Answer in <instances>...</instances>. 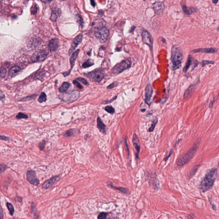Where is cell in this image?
I'll return each mask as SVG.
<instances>
[{
    "instance_id": "cell-15",
    "label": "cell",
    "mask_w": 219,
    "mask_h": 219,
    "mask_svg": "<svg viewBox=\"0 0 219 219\" xmlns=\"http://www.w3.org/2000/svg\"><path fill=\"white\" fill-rule=\"evenodd\" d=\"M83 35L81 34L78 35V36H76L74 39V40L72 43V44H71L70 49L69 50V54H71L73 51L74 50L76 49V48L78 46V45L81 43Z\"/></svg>"
},
{
    "instance_id": "cell-13",
    "label": "cell",
    "mask_w": 219,
    "mask_h": 219,
    "mask_svg": "<svg viewBox=\"0 0 219 219\" xmlns=\"http://www.w3.org/2000/svg\"><path fill=\"white\" fill-rule=\"evenodd\" d=\"M153 9L156 14L160 15L162 14L164 10V4L163 2L156 1L153 4Z\"/></svg>"
},
{
    "instance_id": "cell-51",
    "label": "cell",
    "mask_w": 219,
    "mask_h": 219,
    "mask_svg": "<svg viewBox=\"0 0 219 219\" xmlns=\"http://www.w3.org/2000/svg\"><path fill=\"white\" fill-rule=\"evenodd\" d=\"M4 219V213L2 208H0V219Z\"/></svg>"
},
{
    "instance_id": "cell-42",
    "label": "cell",
    "mask_w": 219,
    "mask_h": 219,
    "mask_svg": "<svg viewBox=\"0 0 219 219\" xmlns=\"http://www.w3.org/2000/svg\"><path fill=\"white\" fill-rule=\"evenodd\" d=\"M77 80L80 81L82 83L84 84V85H86V86L88 85V83L87 82V81L86 79H85L83 78H77Z\"/></svg>"
},
{
    "instance_id": "cell-40",
    "label": "cell",
    "mask_w": 219,
    "mask_h": 219,
    "mask_svg": "<svg viewBox=\"0 0 219 219\" xmlns=\"http://www.w3.org/2000/svg\"><path fill=\"white\" fill-rule=\"evenodd\" d=\"M199 167H200V165H197V166H195V167H194V168L191 170L190 172V176H193L195 175V174L196 173L198 170Z\"/></svg>"
},
{
    "instance_id": "cell-44",
    "label": "cell",
    "mask_w": 219,
    "mask_h": 219,
    "mask_svg": "<svg viewBox=\"0 0 219 219\" xmlns=\"http://www.w3.org/2000/svg\"><path fill=\"white\" fill-rule=\"evenodd\" d=\"M10 140V138L9 137H6L5 136L0 135V141H8Z\"/></svg>"
},
{
    "instance_id": "cell-33",
    "label": "cell",
    "mask_w": 219,
    "mask_h": 219,
    "mask_svg": "<svg viewBox=\"0 0 219 219\" xmlns=\"http://www.w3.org/2000/svg\"><path fill=\"white\" fill-rule=\"evenodd\" d=\"M6 207H7L8 209L10 212V214H11V216H13L15 211L14 206L12 204L9 203V202H6Z\"/></svg>"
},
{
    "instance_id": "cell-7",
    "label": "cell",
    "mask_w": 219,
    "mask_h": 219,
    "mask_svg": "<svg viewBox=\"0 0 219 219\" xmlns=\"http://www.w3.org/2000/svg\"><path fill=\"white\" fill-rule=\"evenodd\" d=\"M80 96V93L78 91H70L63 94L61 95L59 97L64 102H72L76 101Z\"/></svg>"
},
{
    "instance_id": "cell-37",
    "label": "cell",
    "mask_w": 219,
    "mask_h": 219,
    "mask_svg": "<svg viewBox=\"0 0 219 219\" xmlns=\"http://www.w3.org/2000/svg\"><path fill=\"white\" fill-rule=\"evenodd\" d=\"M6 70L5 68H0V79L3 78L5 77L6 75Z\"/></svg>"
},
{
    "instance_id": "cell-24",
    "label": "cell",
    "mask_w": 219,
    "mask_h": 219,
    "mask_svg": "<svg viewBox=\"0 0 219 219\" xmlns=\"http://www.w3.org/2000/svg\"><path fill=\"white\" fill-rule=\"evenodd\" d=\"M37 96V95L34 94L32 95H29L25 97H22V98L18 99V102H26L28 101L32 100L33 99H35Z\"/></svg>"
},
{
    "instance_id": "cell-38",
    "label": "cell",
    "mask_w": 219,
    "mask_h": 219,
    "mask_svg": "<svg viewBox=\"0 0 219 219\" xmlns=\"http://www.w3.org/2000/svg\"><path fill=\"white\" fill-rule=\"evenodd\" d=\"M46 142L45 140H43L38 144V147L41 151H43L45 149L46 145Z\"/></svg>"
},
{
    "instance_id": "cell-29",
    "label": "cell",
    "mask_w": 219,
    "mask_h": 219,
    "mask_svg": "<svg viewBox=\"0 0 219 219\" xmlns=\"http://www.w3.org/2000/svg\"><path fill=\"white\" fill-rule=\"evenodd\" d=\"M94 64V61L92 59H89L85 63L83 64L82 67L84 68H88L89 67L93 65Z\"/></svg>"
},
{
    "instance_id": "cell-21",
    "label": "cell",
    "mask_w": 219,
    "mask_h": 219,
    "mask_svg": "<svg viewBox=\"0 0 219 219\" xmlns=\"http://www.w3.org/2000/svg\"><path fill=\"white\" fill-rule=\"evenodd\" d=\"M97 127L99 131L102 133H105L106 126L100 117H98L97 120Z\"/></svg>"
},
{
    "instance_id": "cell-48",
    "label": "cell",
    "mask_w": 219,
    "mask_h": 219,
    "mask_svg": "<svg viewBox=\"0 0 219 219\" xmlns=\"http://www.w3.org/2000/svg\"><path fill=\"white\" fill-rule=\"evenodd\" d=\"M37 12V7L36 6H33L31 9V12L32 14H35Z\"/></svg>"
},
{
    "instance_id": "cell-30",
    "label": "cell",
    "mask_w": 219,
    "mask_h": 219,
    "mask_svg": "<svg viewBox=\"0 0 219 219\" xmlns=\"http://www.w3.org/2000/svg\"><path fill=\"white\" fill-rule=\"evenodd\" d=\"M16 118L18 120L27 119L28 118V115L26 114H24V113H22V112H19L16 115Z\"/></svg>"
},
{
    "instance_id": "cell-36",
    "label": "cell",
    "mask_w": 219,
    "mask_h": 219,
    "mask_svg": "<svg viewBox=\"0 0 219 219\" xmlns=\"http://www.w3.org/2000/svg\"><path fill=\"white\" fill-rule=\"evenodd\" d=\"M104 110L106 111L109 114H113L115 113V109H114L113 107L110 106L106 107L105 108H104Z\"/></svg>"
},
{
    "instance_id": "cell-57",
    "label": "cell",
    "mask_w": 219,
    "mask_h": 219,
    "mask_svg": "<svg viewBox=\"0 0 219 219\" xmlns=\"http://www.w3.org/2000/svg\"><path fill=\"white\" fill-rule=\"evenodd\" d=\"M218 2V1H212V2L214 4H217Z\"/></svg>"
},
{
    "instance_id": "cell-55",
    "label": "cell",
    "mask_w": 219,
    "mask_h": 219,
    "mask_svg": "<svg viewBox=\"0 0 219 219\" xmlns=\"http://www.w3.org/2000/svg\"><path fill=\"white\" fill-rule=\"evenodd\" d=\"M42 2L43 3H44L45 4H48V3H49L51 2V1H42Z\"/></svg>"
},
{
    "instance_id": "cell-9",
    "label": "cell",
    "mask_w": 219,
    "mask_h": 219,
    "mask_svg": "<svg viewBox=\"0 0 219 219\" xmlns=\"http://www.w3.org/2000/svg\"><path fill=\"white\" fill-rule=\"evenodd\" d=\"M142 37L143 39V42L146 45L149 46L150 48V49L152 51L153 48V39L151 35L149 33L147 30H143L142 33Z\"/></svg>"
},
{
    "instance_id": "cell-59",
    "label": "cell",
    "mask_w": 219,
    "mask_h": 219,
    "mask_svg": "<svg viewBox=\"0 0 219 219\" xmlns=\"http://www.w3.org/2000/svg\"><path fill=\"white\" fill-rule=\"evenodd\" d=\"M141 110L142 112H145V109H143Z\"/></svg>"
},
{
    "instance_id": "cell-32",
    "label": "cell",
    "mask_w": 219,
    "mask_h": 219,
    "mask_svg": "<svg viewBox=\"0 0 219 219\" xmlns=\"http://www.w3.org/2000/svg\"><path fill=\"white\" fill-rule=\"evenodd\" d=\"M77 131L76 129H71L69 130V131H65L64 134H63V135L65 137H70L74 135L75 132L76 131Z\"/></svg>"
},
{
    "instance_id": "cell-58",
    "label": "cell",
    "mask_w": 219,
    "mask_h": 219,
    "mask_svg": "<svg viewBox=\"0 0 219 219\" xmlns=\"http://www.w3.org/2000/svg\"><path fill=\"white\" fill-rule=\"evenodd\" d=\"M108 219H117L115 217H110Z\"/></svg>"
},
{
    "instance_id": "cell-20",
    "label": "cell",
    "mask_w": 219,
    "mask_h": 219,
    "mask_svg": "<svg viewBox=\"0 0 219 219\" xmlns=\"http://www.w3.org/2000/svg\"><path fill=\"white\" fill-rule=\"evenodd\" d=\"M182 8L184 14L187 15H190L197 11L196 9L192 7H188L186 5H182Z\"/></svg>"
},
{
    "instance_id": "cell-14",
    "label": "cell",
    "mask_w": 219,
    "mask_h": 219,
    "mask_svg": "<svg viewBox=\"0 0 219 219\" xmlns=\"http://www.w3.org/2000/svg\"><path fill=\"white\" fill-rule=\"evenodd\" d=\"M132 142L133 143L134 146L136 150L137 151V153L136 156L137 158H139V154L140 150H141V145L140 143L139 140L138 138V136L136 134H134L133 136L132 139Z\"/></svg>"
},
{
    "instance_id": "cell-3",
    "label": "cell",
    "mask_w": 219,
    "mask_h": 219,
    "mask_svg": "<svg viewBox=\"0 0 219 219\" xmlns=\"http://www.w3.org/2000/svg\"><path fill=\"white\" fill-rule=\"evenodd\" d=\"M200 143L201 140L198 138L187 153L181 157L177 161V165L178 167H181L188 163L192 158L194 154L196 152L200 147Z\"/></svg>"
},
{
    "instance_id": "cell-39",
    "label": "cell",
    "mask_w": 219,
    "mask_h": 219,
    "mask_svg": "<svg viewBox=\"0 0 219 219\" xmlns=\"http://www.w3.org/2000/svg\"><path fill=\"white\" fill-rule=\"evenodd\" d=\"M108 213L106 212H101L98 216L97 219H107Z\"/></svg>"
},
{
    "instance_id": "cell-50",
    "label": "cell",
    "mask_w": 219,
    "mask_h": 219,
    "mask_svg": "<svg viewBox=\"0 0 219 219\" xmlns=\"http://www.w3.org/2000/svg\"><path fill=\"white\" fill-rule=\"evenodd\" d=\"M116 98H117V96H116L115 97H114L113 98H112L111 99H110V100L106 101H105V102H104L103 103V104H109V103H111L112 102H113L114 100H115V99H116Z\"/></svg>"
},
{
    "instance_id": "cell-16",
    "label": "cell",
    "mask_w": 219,
    "mask_h": 219,
    "mask_svg": "<svg viewBox=\"0 0 219 219\" xmlns=\"http://www.w3.org/2000/svg\"><path fill=\"white\" fill-rule=\"evenodd\" d=\"M107 184H108V185L110 187L113 189L116 190H119V191H120V192L122 193V194H124L129 195L130 194V190L126 188L121 187L115 186L113 184V183L111 182H108Z\"/></svg>"
},
{
    "instance_id": "cell-46",
    "label": "cell",
    "mask_w": 219,
    "mask_h": 219,
    "mask_svg": "<svg viewBox=\"0 0 219 219\" xmlns=\"http://www.w3.org/2000/svg\"><path fill=\"white\" fill-rule=\"evenodd\" d=\"M73 83L79 89H82L83 88L82 86H81V84L79 83L78 82V81H77L76 80H75L73 81Z\"/></svg>"
},
{
    "instance_id": "cell-27",
    "label": "cell",
    "mask_w": 219,
    "mask_h": 219,
    "mask_svg": "<svg viewBox=\"0 0 219 219\" xmlns=\"http://www.w3.org/2000/svg\"><path fill=\"white\" fill-rule=\"evenodd\" d=\"M61 15V11L59 10H57V12L53 11L51 14V19L52 21L55 22L56 21L58 16H60Z\"/></svg>"
},
{
    "instance_id": "cell-18",
    "label": "cell",
    "mask_w": 219,
    "mask_h": 219,
    "mask_svg": "<svg viewBox=\"0 0 219 219\" xmlns=\"http://www.w3.org/2000/svg\"><path fill=\"white\" fill-rule=\"evenodd\" d=\"M59 42L57 39H52L49 43V47L51 52L55 51L57 50L59 46Z\"/></svg>"
},
{
    "instance_id": "cell-12",
    "label": "cell",
    "mask_w": 219,
    "mask_h": 219,
    "mask_svg": "<svg viewBox=\"0 0 219 219\" xmlns=\"http://www.w3.org/2000/svg\"><path fill=\"white\" fill-rule=\"evenodd\" d=\"M153 90L151 84H149L146 86L145 88V98L144 101L145 103L147 105L150 106L151 104V97L152 96Z\"/></svg>"
},
{
    "instance_id": "cell-34",
    "label": "cell",
    "mask_w": 219,
    "mask_h": 219,
    "mask_svg": "<svg viewBox=\"0 0 219 219\" xmlns=\"http://www.w3.org/2000/svg\"><path fill=\"white\" fill-rule=\"evenodd\" d=\"M157 121H158V119L157 118H156V119H155L152 121V123H151V126H150V127L149 129V132H152L153 131H154L156 124L157 123Z\"/></svg>"
},
{
    "instance_id": "cell-43",
    "label": "cell",
    "mask_w": 219,
    "mask_h": 219,
    "mask_svg": "<svg viewBox=\"0 0 219 219\" xmlns=\"http://www.w3.org/2000/svg\"><path fill=\"white\" fill-rule=\"evenodd\" d=\"M125 149H126V151L127 152L128 156H129V148H128V144L127 143V137H126L125 138Z\"/></svg>"
},
{
    "instance_id": "cell-17",
    "label": "cell",
    "mask_w": 219,
    "mask_h": 219,
    "mask_svg": "<svg viewBox=\"0 0 219 219\" xmlns=\"http://www.w3.org/2000/svg\"><path fill=\"white\" fill-rule=\"evenodd\" d=\"M217 49L214 48H204V49H198L193 50L191 51V52L194 53H196L199 52H203L206 53H214L217 52Z\"/></svg>"
},
{
    "instance_id": "cell-49",
    "label": "cell",
    "mask_w": 219,
    "mask_h": 219,
    "mask_svg": "<svg viewBox=\"0 0 219 219\" xmlns=\"http://www.w3.org/2000/svg\"><path fill=\"white\" fill-rule=\"evenodd\" d=\"M172 153H173V150L172 149H171L170 151V153L169 154V155L168 156H167L166 157H165L163 159V161H167L169 158V157L171 156L172 155Z\"/></svg>"
},
{
    "instance_id": "cell-47",
    "label": "cell",
    "mask_w": 219,
    "mask_h": 219,
    "mask_svg": "<svg viewBox=\"0 0 219 219\" xmlns=\"http://www.w3.org/2000/svg\"><path fill=\"white\" fill-rule=\"evenodd\" d=\"M118 84V82H114L112 84H111L109 86H108V87H107V89H111L113 88L114 87H115Z\"/></svg>"
},
{
    "instance_id": "cell-1",
    "label": "cell",
    "mask_w": 219,
    "mask_h": 219,
    "mask_svg": "<svg viewBox=\"0 0 219 219\" xmlns=\"http://www.w3.org/2000/svg\"><path fill=\"white\" fill-rule=\"evenodd\" d=\"M217 176V170L215 168L211 169L206 173L200 184V189L201 192H206L212 188Z\"/></svg>"
},
{
    "instance_id": "cell-2",
    "label": "cell",
    "mask_w": 219,
    "mask_h": 219,
    "mask_svg": "<svg viewBox=\"0 0 219 219\" xmlns=\"http://www.w3.org/2000/svg\"><path fill=\"white\" fill-rule=\"evenodd\" d=\"M183 58V54L181 50L176 46H173L171 49V69L176 70L180 69L182 66Z\"/></svg>"
},
{
    "instance_id": "cell-25",
    "label": "cell",
    "mask_w": 219,
    "mask_h": 219,
    "mask_svg": "<svg viewBox=\"0 0 219 219\" xmlns=\"http://www.w3.org/2000/svg\"><path fill=\"white\" fill-rule=\"evenodd\" d=\"M196 84H194L192 85H190L187 89L184 92V98H188V96L190 94L191 92H192L193 90H194V87L196 85Z\"/></svg>"
},
{
    "instance_id": "cell-35",
    "label": "cell",
    "mask_w": 219,
    "mask_h": 219,
    "mask_svg": "<svg viewBox=\"0 0 219 219\" xmlns=\"http://www.w3.org/2000/svg\"><path fill=\"white\" fill-rule=\"evenodd\" d=\"M8 168V167L5 163H0V174L3 173Z\"/></svg>"
},
{
    "instance_id": "cell-5",
    "label": "cell",
    "mask_w": 219,
    "mask_h": 219,
    "mask_svg": "<svg viewBox=\"0 0 219 219\" xmlns=\"http://www.w3.org/2000/svg\"><path fill=\"white\" fill-rule=\"evenodd\" d=\"M108 30L104 27L99 28L95 32V35L99 41L102 43H105L109 37Z\"/></svg>"
},
{
    "instance_id": "cell-8",
    "label": "cell",
    "mask_w": 219,
    "mask_h": 219,
    "mask_svg": "<svg viewBox=\"0 0 219 219\" xmlns=\"http://www.w3.org/2000/svg\"><path fill=\"white\" fill-rule=\"evenodd\" d=\"M48 54V53L45 50H40L36 51L32 56V61L34 62L43 61L46 59Z\"/></svg>"
},
{
    "instance_id": "cell-31",
    "label": "cell",
    "mask_w": 219,
    "mask_h": 219,
    "mask_svg": "<svg viewBox=\"0 0 219 219\" xmlns=\"http://www.w3.org/2000/svg\"><path fill=\"white\" fill-rule=\"evenodd\" d=\"M31 208L32 212L34 215V219H39L38 214L37 211L36 210V208L34 205H32Z\"/></svg>"
},
{
    "instance_id": "cell-54",
    "label": "cell",
    "mask_w": 219,
    "mask_h": 219,
    "mask_svg": "<svg viewBox=\"0 0 219 219\" xmlns=\"http://www.w3.org/2000/svg\"><path fill=\"white\" fill-rule=\"evenodd\" d=\"M214 101H211V103H210V104H209V107L210 108H211V107H212V106H213V104H214Z\"/></svg>"
},
{
    "instance_id": "cell-6",
    "label": "cell",
    "mask_w": 219,
    "mask_h": 219,
    "mask_svg": "<svg viewBox=\"0 0 219 219\" xmlns=\"http://www.w3.org/2000/svg\"><path fill=\"white\" fill-rule=\"evenodd\" d=\"M87 76L92 81L100 82L104 78V71L101 69H96L88 73Z\"/></svg>"
},
{
    "instance_id": "cell-11",
    "label": "cell",
    "mask_w": 219,
    "mask_h": 219,
    "mask_svg": "<svg viewBox=\"0 0 219 219\" xmlns=\"http://www.w3.org/2000/svg\"><path fill=\"white\" fill-rule=\"evenodd\" d=\"M60 179V177L59 176H55L50 178L49 179H48L45 181L42 185V188L44 189H50L55 184V183H57L58 181Z\"/></svg>"
},
{
    "instance_id": "cell-4",
    "label": "cell",
    "mask_w": 219,
    "mask_h": 219,
    "mask_svg": "<svg viewBox=\"0 0 219 219\" xmlns=\"http://www.w3.org/2000/svg\"><path fill=\"white\" fill-rule=\"evenodd\" d=\"M131 62L129 59H125L115 65L113 68V72L116 75L120 74L131 67Z\"/></svg>"
},
{
    "instance_id": "cell-41",
    "label": "cell",
    "mask_w": 219,
    "mask_h": 219,
    "mask_svg": "<svg viewBox=\"0 0 219 219\" xmlns=\"http://www.w3.org/2000/svg\"><path fill=\"white\" fill-rule=\"evenodd\" d=\"M201 63L202 64V66L203 67L207 64H214V61H203L201 62Z\"/></svg>"
},
{
    "instance_id": "cell-52",
    "label": "cell",
    "mask_w": 219,
    "mask_h": 219,
    "mask_svg": "<svg viewBox=\"0 0 219 219\" xmlns=\"http://www.w3.org/2000/svg\"><path fill=\"white\" fill-rule=\"evenodd\" d=\"M71 71V70H70L69 71H68V72H67L63 73V75H64V76L65 77L67 76H68V75H69V74H70Z\"/></svg>"
},
{
    "instance_id": "cell-28",
    "label": "cell",
    "mask_w": 219,
    "mask_h": 219,
    "mask_svg": "<svg viewBox=\"0 0 219 219\" xmlns=\"http://www.w3.org/2000/svg\"><path fill=\"white\" fill-rule=\"evenodd\" d=\"M46 100H47V96H46V94L45 92H42L38 99V101L39 103H43L46 102Z\"/></svg>"
},
{
    "instance_id": "cell-23",
    "label": "cell",
    "mask_w": 219,
    "mask_h": 219,
    "mask_svg": "<svg viewBox=\"0 0 219 219\" xmlns=\"http://www.w3.org/2000/svg\"><path fill=\"white\" fill-rule=\"evenodd\" d=\"M192 56H191V55H189L188 57V59L187 61L186 65L183 68V71L184 72H186L188 69H189L190 67L191 64H192Z\"/></svg>"
},
{
    "instance_id": "cell-10",
    "label": "cell",
    "mask_w": 219,
    "mask_h": 219,
    "mask_svg": "<svg viewBox=\"0 0 219 219\" xmlns=\"http://www.w3.org/2000/svg\"><path fill=\"white\" fill-rule=\"evenodd\" d=\"M27 180L29 183L34 186H38L39 184V181L36 177L35 171L30 170L27 171L26 173Z\"/></svg>"
},
{
    "instance_id": "cell-19",
    "label": "cell",
    "mask_w": 219,
    "mask_h": 219,
    "mask_svg": "<svg viewBox=\"0 0 219 219\" xmlns=\"http://www.w3.org/2000/svg\"><path fill=\"white\" fill-rule=\"evenodd\" d=\"M21 71V69L18 66H15L11 68L9 70V75L11 77H14L18 75Z\"/></svg>"
},
{
    "instance_id": "cell-45",
    "label": "cell",
    "mask_w": 219,
    "mask_h": 219,
    "mask_svg": "<svg viewBox=\"0 0 219 219\" xmlns=\"http://www.w3.org/2000/svg\"><path fill=\"white\" fill-rule=\"evenodd\" d=\"M5 100V96L4 92L0 90V101L4 102Z\"/></svg>"
},
{
    "instance_id": "cell-22",
    "label": "cell",
    "mask_w": 219,
    "mask_h": 219,
    "mask_svg": "<svg viewBox=\"0 0 219 219\" xmlns=\"http://www.w3.org/2000/svg\"><path fill=\"white\" fill-rule=\"evenodd\" d=\"M79 52V50H77L73 53L71 57L70 62L71 66V69H72L75 65V61L77 57H78Z\"/></svg>"
},
{
    "instance_id": "cell-26",
    "label": "cell",
    "mask_w": 219,
    "mask_h": 219,
    "mask_svg": "<svg viewBox=\"0 0 219 219\" xmlns=\"http://www.w3.org/2000/svg\"><path fill=\"white\" fill-rule=\"evenodd\" d=\"M70 86V85L69 83L65 82L62 84V86H61L59 89V92H61V93H64L67 91V90H68Z\"/></svg>"
},
{
    "instance_id": "cell-56",
    "label": "cell",
    "mask_w": 219,
    "mask_h": 219,
    "mask_svg": "<svg viewBox=\"0 0 219 219\" xmlns=\"http://www.w3.org/2000/svg\"><path fill=\"white\" fill-rule=\"evenodd\" d=\"M135 28V27H132L130 30V32H131L133 31Z\"/></svg>"
},
{
    "instance_id": "cell-53",
    "label": "cell",
    "mask_w": 219,
    "mask_h": 219,
    "mask_svg": "<svg viewBox=\"0 0 219 219\" xmlns=\"http://www.w3.org/2000/svg\"><path fill=\"white\" fill-rule=\"evenodd\" d=\"M90 3H91V5L92 6H96V3H95V2L94 1H90Z\"/></svg>"
}]
</instances>
